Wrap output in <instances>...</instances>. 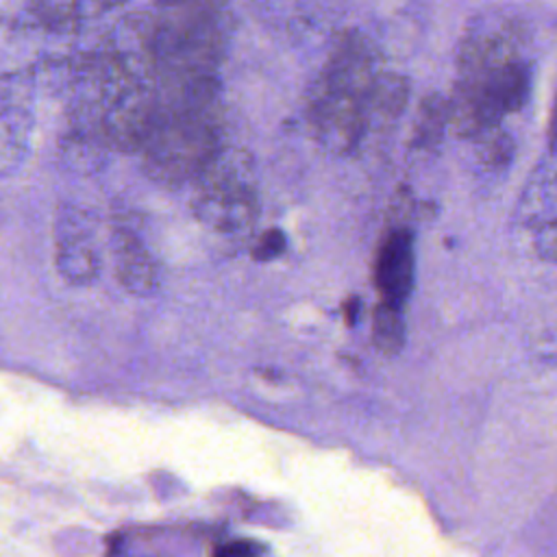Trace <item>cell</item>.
I'll return each mask as SVG.
<instances>
[{
	"label": "cell",
	"mask_w": 557,
	"mask_h": 557,
	"mask_svg": "<svg viewBox=\"0 0 557 557\" xmlns=\"http://www.w3.org/2000/svg\"><path fill=\"white\" fill-rule=\"evenodd\" d=\"M207 165L196 198V213L202 222L222 231H237L255 220V194L246 183L244 165L235 159H213Z\"/></svg>",
	"instance_id": "6da1fadb"
},
{
	"label": "cell",
	"mask_w": 557,
	"mask_h": 557,
	"mask_svg": "<svg viewBox=\"0 0 557 557\" xmlns=\"http://www.w3.org/2000/svg\"><path fill=\"white\" fill-rule=\"evenodd\" d=\"M413 235L407 228H396L383 239L374 263V283L383 300L403 307L413 289Z\"/></svg>",
	"instance_id": "7a4b0ae2"
},
{
	"label": "cell",
	"mask_w": 557,
	"mask_h": 557,
	"mask_svg": "<svg viewBox=\"0 0 557 557\" xmlns=\"http://www.w3.org/2000/svg\"><path fill=\"white\" fill-rule=\"evenodd\" d=\"M57 265L72 283H89L98 272L91 233L76 211H65L57 224Z\"/></svg>",
	"instance_id": "3957f363"
},
{
	"label": "cell",
	"mask_w": 557,
	"mask_h": 557,
	"mask_svg": "<svg viewBox=\"0 0 557 557\" xmlns=\"http://www.w3.org/2000/svg\"><path fill=\"white\" fill-rule=\"evenodd\" d=\"M115 257L122 283L133 292H146L154 283V265L141 244L126 231L115 235Z\"/></svg>",
	"instance_id": "277c9868"
},
{
	"label": "cell",
	"mask_w": 557,
	"mask_h": 557,
	"mask_svg": "<svg viewBox=\"0 0 557 557\" xmlns=\"http://www.w3.org/2000/svg\"><path fill=\"white\" fill-rule=\"evenodd\" d=\"M372 342L383 355H394L405 344V318L400 305L379 302L372 315Z\"/></svg>",
	"instance_id": "5b68a950"
},
{
	"label": "cell",
	"mask_w": 557,
	"mask_h": 557,
	"mask_svg": "<svg viewBox=\"0 0 557 557\" xmlns=\"http://www.w3.org/2000/svg\"><path fill=\"white\" fill-rule=\"evenodd\" d=\"M448 117V107L440 96H431L422 102L418 122H416V144L420 148H433L440 141L444 124Z\"/></svg>",
	"instance_id": "8992f818"
},
{
	"label": "cell",
	"mask_w": 557,
	"mask_h": 557,
	"mask_svg": "<svg viewBox=\"0 0 557 557\" xmlns=\"http://www.w3.org/2000/svg\"><path fill=\"white\" fill-rule=\"evenodd\" d=\"M30 4L48 24H67L78 13V0H30Z\"/></svg>",
	"instance_id": "52a82bcc"
},
{
	"label": "cell",
	"mask_w": 557,
	"mask_h": 557,
	"mask_svg": "<svg viewBox=\"0 0 557 557\" xmlns=\"http://www.w3.org/2000/svg\"><path fill=\"white\" fill-rule=\"evenodd\" d=\"M481 161L487 168H503L507 165L509 157H511V141L507 135H496V137H487L485 146L479 150Z\"/></svg>",
	"instance_id": "ba28073f"
},
{
	"label": "cell",
	"mask_w": 557,
	"mask_h": 557,
	"mask_svg": "<svg viewBox=\"0 0 557 557\" xmlns=\"http://www.w3.org/2000/svg\"><path fill=\"white\" fill-rule=\"evenodd\" d=\"M283 250H285V235L276 228H270L261 235L259 244L252 250V257L257 261H270V259L278 257Z\"/></svg>",
	"instance_id": "9c48e42d"
},
{
	"label": "cell",
	"mask_w": 557,
	"mask_h": 557,
	"mask_svg": "<svg viewBox=\"0 0 557 557\" xmlns=\"http://www.w3.org/2000/svg\"><path fill=\"white\" fill-rule=\"evenodd\" d=\"M263 546L261 544H255L250 540H244V542H231V544H222V546H215L213 553L215 555H255V553H261Z\"/></svg>",
	"instance_id": "30bf717a"
},
{
	"label": "cell",
	"mask_w": 557,
	"mask_h": 557,
	"mask_svg": "<svg viewBox=\"0 0 557 557\" xmlns=\"http://www.w3.org/2000/svg\"><path fill=\"white\" fill-rule=\"evenodd\" d=\"M98 4V7H109V4H113V2H117V0H78V9L83 7V4Z\"/></svg>",
	"instance_id": "8fae6325"
}]
</instances>
